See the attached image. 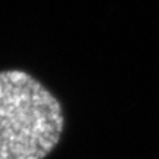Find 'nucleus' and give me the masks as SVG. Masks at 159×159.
<instances>
[{"mask_svg": "<svg viewBox=\"0 0 159 159\" xmlns=\"http://www.w3.org/2000/svg\"><path fill=\"white\" fill-rule=\"evenodd\" d=\"M65 128L61 102L33 75L0 72V159H44Z\"/></svg>", "mask_w": 159, "mask_h": 159, "instance_id": "obj_1", "label": "nucleus"}]
</instances>
